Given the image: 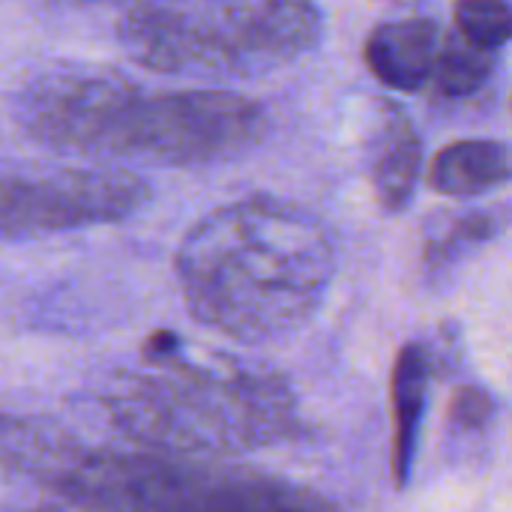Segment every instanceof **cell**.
I'll return each instance as SVG.
<instances>
[{"instance_id":"cell-10","label":"cell","mask_w":512,"mask_h":512,"mask_svg":"<svg viewBox=\"0 0 512 512\" xmlns=\"http://www.w3.org/2000/svg\"><path fill=\"white\" fill-rule=\"evenodd\" d=\"M510 180V150L495 138H462L438 150L429 162L426 183L450 198L483 195Z\"/></svg>"},{"instance_id":"cell-1","label":"cell","mask_w":512,"mask_h":512,"mask_svg":"<svg viewBox=\"0 0 512 512\" xmlns=\"http://www.w3.org/2000/svg\"><path fill=\"white\" fill-rule=\"evenodd\" d=\"M339 270L336 234L312 207L249 195L204 213L180 240L174 276L189 318L240 345L306 330Z\"/></svg>"},{"instance_id":"cell-15","label":"cell","mask_w":512,"mask_h":512,"mask_svg":"<svg viewBox=\"0 0 512 512\" xmlns=\"http://www.w3.org/2000/svg\"><path fill=\"white\" fill-rule=\"evenodd\" d=\"M9 512H57V510H48V507H42V510H9Z\"/></svg>"},{"instance_id":"cell-7","label":"cell","mask_w":512,"mask_h":512,"mask_svg":"<svg viewBox=\"0 0 512 512\" xmlns=\"http://www.w3.org/2000/svg\"><path fill=\"white\" fill-rule=\"evenodd\" d=\"M444 36V27L432 15L381 21L366 39L363 60L387 90L417 93L429 87Z\"/></svg>"},{"instance_id":"cell-2","label":"cell","mask_w":512,"mask_h":512,"mask_svg":"<svg viewBox=\"0 0 512 512\" xmlns=\"http://www.w3.org/2000/svg\"><path fill=\"white\" fill-rule=\"evenodd\" d=\"M99 408L132 447L189 459L222 462L309 435L300 399L282 372L168 330L147 336L135 366L102 387Z\"/></svg>"},{"instance_id":"cell-9","label":"cell","mask_w":512,"mask_h":512,"mask_svg":"<svg viewBox=\"0 0 512 512\" xmlns=\"http://www.w3.org/2000/svg\"><path fill=\"white\" fill-rule=\"evenodd\" d=\"M438 354L426 342H408L399 348L390 375V405H393V444H390V474L396 489H405L417 462L420 432L429 408V384L435 378Z\"/></svg>"},{"instance_id":"cell-11","label":"cell","mask_w":512,"mask_h":512,"mask_svg":"<svg viewBox=\"0 0 512 512\" xmlns=\"http://www.w3.org/2000/svg\"><path fill=\"white\" fill-rule=\"evenodd\" d=\"M495 57L498 54L483 51V48H474V45H468L465 39H459L450 30L444 36L441 54H438L435 72H432L426 90L432 96H438V99H465V96H474L492 78Z\"/></svg>"},{"instance_id":"cell-14","label":"cell","mask_w":512,"mask_h":512,"mask_svg":"<svg viewBox=\"0 0 512 512\" xmlns=\"http://www.w3.org/2000/svg\"><path fill=\"white\" fill-rule=\"evenodd\" d=\"M498 417V402L489 390L477 387V384H462L453 399H450V411L447 420L456 432H468V435H480L486 429H492Z\"/></svg>"},{"instance_id":"cell-3","label":"cell","mask_w":512,"mask_h":512,"mask_svg":"<svg viewBox=\"0 0 512 512\" xmlns=\"http://www.w3.org/2000/svg\"><path fill=\"white\" fill-rule=\"evenodd\" d=\"M21 132L51 150L156 165H213L264 141L267 108L228 90H159L114 69H54L15 96Z\"/></svg>"},{"instance_id":"cell-12","label":"cell","mask_w":512,"mask_h":512,"mask_svg":"<svg viewBox=\"0 0 512 512\" xmlns=\"http://www.w3.org/2000/svg\"><path fill=\"white\" fill-rule=\"evenodd\" d=\"M504 210L492 213V210H471L462 213L456 219H450L438 234L429 237L426 243V264L432 270L450 267L459 258H465L468 252H474L477 246L489 243L492 237H498V231L504 228Z\"/></svg>"},{"instance_id":"cell-13","label":"cell","mask_w":512,"mask_h":512,"mask_svg":"<svg viewBox=\"0 0 512 512\" xmlns=\"http://www.w3.org/2000/svg\"><path fill=\"white\" fill-rule=\"evenodd\" d=\"M453 33L474 48L498 54L512 36V9L507 3H459L453 9Z\"/></svg>"},{"instance_id":"cell-8","label":"cell","mask_w":512,"mask_h":512,"mask_svg":"<svg viewBox=\"0 0 512 512\" xmlns=\"http://www.w3.org/2000/svg\"><path fill=\"white\" fill-rule=\"evenodd\" d=\"M366 165L378 204L387 213H402L411 204L423 171V144L414 120L393 99H381L375 108Z\"/></svg>"},{"instance_id":"cell-4","label":"cell","mask_w":512,"mask_h":512,"mask_svg":"<svg viewBox=\"0 0 512 512\" xmlns=\"http://www.w3.org/2000/svg\"><path fill=\"white\" fill-rule=\"evenodd\" d=\"M0 468L81 512H345L267 471L90 444L27 414H0Z\"/></svg>"},{"instance_id":"cell-6","label":"cell","mask_w":512,"mask_h":512,"mask_svg":"<svg viewBox=\"0 0 512 512\" xmlns=\"http://www.w3.org/2000/svg\"><path fill=\"white\" fill-rule=\"evenodd\" d=\"M147 201V180L123 168L0 165V240L117 225Z\"/></svg>"},{"instance_id":"cell-5","label":"cell","mask_w":512,"mask_h":512,"mask_svg":"<svg viewBox=\"0 0 512 512\" xmlns=\"http://www.w3.org/2000/svg\"><path fill=\"white\" fill-rule=\"evenodd\" d=\"M114 33L132 63L162 75L255 78L309 54L324 12L303 0L132 3Z\"/></svg>"}]
</instances>
